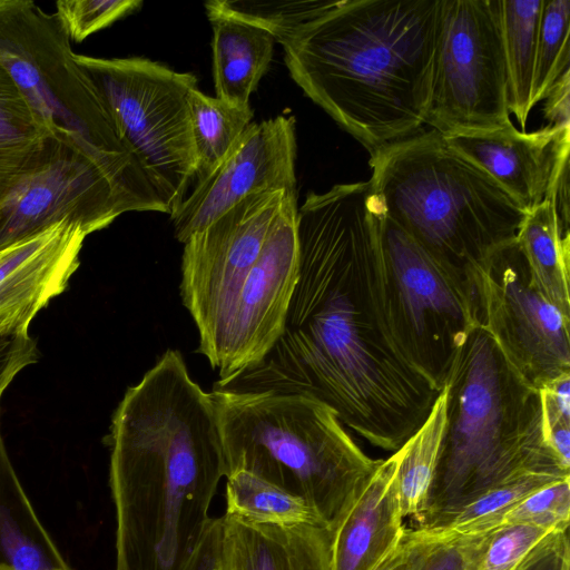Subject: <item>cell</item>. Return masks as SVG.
Instances as JSON below:
<instances>
[{
  "instance_id": "cell-1",
  "label": "cell",
  "mask_w": 570,
  "mask_h": 570,
  "mask_svg": "<svg viewBox=\"0 0 570 570\" xmlns=\"http://www.w3.org/2000/svg\"><path fill=\"white\" fill-rule=\"evenodd\" d=\"M381 214L370 179L306 196L297 208L299 274L283 334L256 365L213 390L311 396L384 451L417 431L439 392L391 326Z\"/></svg>"
},
{
  "instance_id": "cell-2",
  "label": "cell",
  "mask_w": 570,
  "mask_h": 570,
  "mask_svg": "<svg viewBox=\"0 0 570 570\" xmlns=\"http://www.w3.org/2000/svg\"><path fill=\"white\" fill-rule=\"evenodd\" d=\"M109 484L116 570H183L226 476L212 394L167 350L114 412Z\"/></svg>"
},
{
  "instance_id": "cell-3",
  "label": "cell",
  "mask_w": 570,
  "mask_h": 570,
  "mask_svg": "<svg viewBox=\"0 0 570 570\" xmlns=\"http://www.w3.org/2000/svg\"><path fill=\"white\" fill-rule=\"evenodd\" d=\"M441 0H341L278 42L293 80L370 153L426 122Z\"/></svg>"
},
{
  "instance_id": "cell-4",
  "label": "cell",
  "mask_w": 570,
  "mask_h": 570,
  "mask_svg": "<svg viewBox=\"0 0 570 570\" xmlns=\"http://www.w3.org/2000/svg\"><path fill=\"white\" fill-rule=\"evenodd\" d=\"M368 164L384 215L438 259L476 279L490 256L517 238L527 214L432 128L377 149Z\"/></svg>"
},
{
  "instance_id": "cell-5",
  "label": "cell",
  "mask_w": 570,
  "mask_h": 570,
  "mask_svg": "<svg viewBox=\"0 0 570 570\" xmlns=\"http://www.w3.org/2000/svg\"><path fill=\"white\" fill-rule=\"evenodd\" d=\"M445 385V429L424 514L521 471L570 470L544 441L539 391L515 373L483 326L459 352Z\"/></svg>"
},
{
  "instance_id": "cell-6",
  "label": "cell",
  "mask_w": 570,
  "mask_h": 570,
  "mask_svg": "<svg viewBox=\"0 0 570 570\" xmlns=\"http://www.w3.org/2000/svg\"><path fill=\"white\" fill-rule=\"evenodd\" d=\"M210 394L226 476L245 471L302 498L328 529L380 462L316 399L273 392Z\"/></svg>"
},
{
  "instance_id": "cell-7",
  "label": "cell",
  "mask_w": 570,
  "mask_h": 570,
  "mask_svg": "<svg viewBox=\"0 0 570 570\" xmlns=\"http://www.w3.org/2000/svg\"><path fill=\"white\" fill-rule=\"evenodd\" d=\"M70 41L56 13L30 0H0V65L49 137L98 163L138 212L168 214Z\"/></svg>"
},
{
  "instance_id": "cell-8",
  "label": "cell",
  "mask_w": 570,
  "mask_h": 570,
  "mask_svg": "<svg viewBox=\"0 0 570 570\" xmlns=\"http://www.w3.org/2000/svg\"><path fill=\"white\" fill-rule=\"evenodd\" d=\"M75 59L90 76L119 136L171 214L197 174L188 107L196 76L142 57L75 53Z\"/></svg>"
},
{
  "instance_id": "cell-9",
  "label": "cell",
  "mask_w": 570,
  "mask_h": 570,
  "mask_svg": "<svg viewBox=\"0 0 570 570\" xmlns=\"http://www.w3.org/2000/svg\"><path fill=\"white\" fill-rule=\"evenodd\" d=\"M380 234L394 336L440 392L469 336L483 325L478 279L438 259L383 210Z\"/></svg>"
},
{
  "instance_id": "cell-10",
  "label": "cell",
  "mask_w": 570,
  "mask_h": 570,
  "mask_svg": "<svg viewBox=\"0 0 570 570\" xmlns=\"http://www.w3.org/2000/svg\"><path fill=\"white\" fill-rule=\"evenodd\" d=\"M501 0H441L425 125L442 135L512 125Z\"/></svg>"
},
{
  "instance_id": "cell-11",
  "label": "cell",
  "mask_w": 570,
  "mask_h": 570,
  "mask_svg": "<svg viewBox=\"0 0 570 570\" xmlns=\"http://www.w3.org/2000/svg\"><path fill=\"white\" fill-rule=\"evenodd\" d=\"M483 327L515 373L542 389L570 374V316L533 285L517 238L478 273Z\"/></svg>"
},
{
  "instance_id": "cell-12",
  "label": "cell",
  "mask_w": 570,
  "mask_h": 570,
  "mask_svg": "<svg viewBox=\"0 0 570 570\" xmlns=\"http://www.w3.org/2000/svg\"><path fill=\"white\" fill-rule=\"evenodd\" d=\"M138 212L95 160L48 137L33 166L0 199V249L70 220L88 236Z\"/></svg>"
},
{
  "instance_id": "cell-13",
  "label": "cell",
  "mask_w": 570,
  "mask_h": 570,
  "mask_svg": "<svg viewBox=\"0 0 570 570\" xmlns=\"http://www.w3.org/2000/svg\"><path fill=\"white\" fill-rule=\"evenodd\" d=\"M297 194H288L262 253L239 284L209 343L198 350L219 380L256 365L284 331L299 274Z\"/></svg>"
},
{
  "instance_id": "cell-14",
  "label": "cell",
  "mask_w": 570,
  "mask_h": 570,
  "mask_svg": "<svg viewBox=\"0 0 570 570\" xmlns=\"http://www.w3.org/2000/svg\"><path fill=\"white\" fill-rule=\"evenodd\" d=\"M288 194L297 193L252 195L184 243L180 296L198 330V350L209 343L258 259Z\"/></svg>"
},
{
  "instance_id": "cell-15",
  "label": "cell",
  "mask_w": 570,
  "mask_h": 570,
  "mask_svg": "<svg viewBox=\"0 0 570 570\" xmlns=\"http://www.w3.org/2000/svg\"><path fill=\"white\" fill-rule=\"evenodd\" d=\"M295 118L250 122L209 174L170 214L175 238L185 243L245 198L274 190L297 193Z\"/></svg>"
},
{
  "instance_id": "cell-16",
  "label": "cell",
  "mask_w": 570,
  "mask_h": 570,
  "mask_svg": "<svg viewBox=\"0 0 570 570\" xmlns=\"http://www.w3.org/2000/svg\"><path fill=\"white\" fill-rule=\"evenodd\" d=\"M570 128L525 132L513 125L491 131L443 135L529 212L542 203L557 174L569 164Z\"/></svg>"
},
{
  "instance_id": "cell-17",
  "label": "cell",
  "mask_w": 570,
  "mask_h": 570,
  "mask_svg": "<svg viewBox=\"0 0 570 570\" xmlns=\"http://www.w3.org/2000/svg\"><path fill=\"white\" fill-rule=\"evenodd\" d=\"M86 237L65 220L0 249V332L28 333L36 314L65 291Z\"/></svg>"
},
{
  "instance_id": "cell-18",
  "label": "cell",
  "mask_w": 570,
  "mask_h": 570,
  "mask_svg": "<svg viewBox=\"0 0 570 570\" xmlns=\"http://www.w3.org/2000/svg\"><path fill=\"white\" fill-rule=\"evenodd\" d=\"M396 468L395 452L380 460L330 529L333 570H371L405 535L395 492Z\"/></svg>"
},
{
  "instance_id": "cell-19",
  "label": "cell",
  "mask_w": 570,
  "mask_h": 570,
  "mask_svg": "<svg viewBox=\"0 0 570 570\" xmlns=\"http://www.w3.org/2000/svg\"><path fill=\"white\" fill-rule=\"evenodd\" d=\"M218 570H333L331 530L220 517Z\"/></svg>"
},
{
  "instance_id": "cell-20",
  "label": "cell",
  "mask_w": 570,
  "mask_h": 570,
  "mask_svg": "<svg viewBox=\"0 0 570 570\" xmlns=\"http://www.w3.org/2000/svg\"><path fill=\"white\" fill-rule=\"evenodd\" d=\"M569 472L560 466L518 472L472 497L422 515L412 529L417 538L433 546L484 535L508 509L532 492L570 478Z\"/></svg>"
},
{
  "instance_id": "cell-21",
  "label": "cell",
  "mask_w": 570,
  "mask_h": 570,
  "mask_svg": "<svg viewBox=\"0 0 570 570\" xmlns=\"http://www.w3.org/2000/svg\"><path fill=\"white\" fill-rule=\"evenodd\" d=\"M0 567L14 570H70L40 522L12 466L1 435Z\"/></svg>"
},
{
  "instance_id": "cell-22",
  "label": "cell",
  "mask_w": 570,
  "mask_h": 570,
  "mask_svg": "<svg viewBox=\"0 0 570 570\" xmlns=\"http://www.w3.org/2000/svg\"><path fill=\"white\" fill-rule=\"evenodd\" d=\"M213 77L216 97L238 107H249V97L273 59L275 39L253 24L212 20Z\"/></svg>"
},
{
  "instance_id": "cell-23",
  "label": "cell",
  "mask_w": 570,
  "mask_h": 570,
  "mask_svg": "<svg viewBox=\"0 0 570 570\" xmlns=\"http://www.w3.org/2000/svg\"><path fill=\"white\" fill-rule=\"evenodd\" d=\"M517 242L533 285L570 316V230L558 225L548 199L527 212Z\"/></svg>"
},
{
  "instance_id": "cell-24",
  "label": "cell",
  "mask_w": 570,
  "mask_h": 570,
  "mask_svg": "<svg viewBox=\"0 0 570 570\" xmlns=\"http://www.w3.org/2000/svg\"><path fill=\"white\" fill-rule=\"evenodd\" d=\"M448 386L439 392L417 431L396 451L395 492L403 519L415 522L429 508L446 421Z\"/></svg>"
},
{
  "instance_id": "cell-25",
  "label": "cell",
  "mask_w": 570,
  "mask_h": 570,
  "mask_svg": "<svg viewBox=\"0 0 570 570\" xmlns=\"http://www.w3.org/2000/svg\"><path fill=\"white\" fill-rule=\"evenodd\" d=\"M543 0H501L509 107L522 128L532 109L537 42Z\"/></svg>"
},
{
  "instance_id": "cell-26",
  "label": "cell",
  "mask_w": 570,
  "mask_h": 570,
  "mask_svg": "<svg viewBox=\"0 0 570 570\" xmlns=\"http://www.w3.org/2000/svg\"><path fill=\"white\" fill-rule=\"evenodd\" d=\"M48 137L24 96L0 65V199L33 166Z\"/></svg>"
},
{
  "instance_id": "cell-27",
  "label": "cell",
  "mask_w": 570,
  "mask_h": 570,
  "mask_svg": "<svg viewBox=\"0 0 570 570\" xmlns=\"http://www.w3.org/2000/svg\"><path fill=\"white\" fill-rule=\"evenodd\" d=\"M193 140L197 157L196 179L213 171L252 122L250 107L230 105L202 92L188 94Z\"/></svg>"
},
{
  "instance_id": "cell-28",
  "label": "cell",
  "mask_w": 570,
  "mask_h": 570,
  "mask_svg": "<svg viewBox=\"0 0 570 570\" xmlns=\"http://www.w3.org/2000/svg\"><path fill=\"white\" fill-rule=\"evenodd\" d=\"M226 479V514L228 515L261 524L325 525L302 498L264 479L245 471L234 472Z\"/></svg>"
},
{
  "instance_id": "cell-29",
  "label": "cell",
  "mask_w": 570,
  "mask_h": 570,
  "mask_svg": "<svg viewBox=\"0 0 570 570\" xmlns=\"http://www.w3.org/2000/svg\"><path fill=\"white\" fill-rule=\"evenodd\" d=\"M340 1H278L214 0L205 3L209 21L232 19L258 27L273 36L276 42L299 27L313 21Z\"/></svg>"
},
{
  "instance_id": "cell-30",
  "label": "cell",
  "mask_w": 570,
  "mask_h": 570,
  "mask_svg": "<svg viewBox=\"0 0 570 570\" xmlns=\"http://www.w3.org/2000/svg\"><path fill=\"white\" fill-rule=\"evenodd\" d=\"M562 531L566 530L517 524L463 540L464 570H518L543 542Z\"/></svg>"
},
{
  "instance_id": "cell-31",
  "label": "cell",
  "mask_w": 570,
  "mask_h": 570,
  "mask_svg": "<svg viewBox=\"0 0 570 570\" xmlns=\"http://www.w3.org/2000/svg\"><path fill=\"white\" fill-rule=\"evenodd\" d=\"M570 0H543L532 88V108L544 100L570 62Z\"/></svg>"
},
{
  "instance_id": "cell-32",
  "label": "cell",
  "mask_w": 570,
  "mask_h": 570,
  "mask_svg": "<svg viewBox=\"0 0 570 570\" xmlns=\"http://www.w3.org/2000/svg\"><path fill=\"white\" fill-rule=\"evenodd\" d=\"M569 517L570 478L548 484L520 500L502 513L492 531L517 524L568 530Z\"/></svg>"
},
{
  "instance_id": "cell-33",
  "label": "cell",
  "mask_w": 570,
  "mask_h": 570,
  "mask_svg": "<svg viewBox=\"0 0 570 570\" xmlns=\"http://www.w3.org/2000/svg\"><path fill=\"white\" fill-rule=\"evenodd\" d=\"M141 6V0H60L56 14L70 40L81 42Z\"/></svg>"
},
{
  "instance_id": "cell-34",
  "label": "cell",
  "mask_w": 570,
  "mask_h": 570,
  "mask_svg": "<svg viewBox=\"0 0 570 570\" xmlns=\"http://www.w3.org/2000/svg\"><path fill=\"white\" fill-rule=\"evenodd\" d=\"M37 360V344L28 333L0 332V400L14 376Z\"/></svg>"
},
{
  "instance_id": "cell-35",
  "label": "cell",
  "mask_w": 570,
  "mask_h": 570,
  "mask_svg": "<svg viewBox=\"0 0 570 570\" xmlns=\"http://www.w3.org/2000/svg\"><path fill=\"white\" fill-rule=\"evenodd\" d=\"M518 570H570L568 530L550 537Z\"/></svg>"
},
{
  "instance_id": "cell-36",
  "label": "cell",
  "mask_w": 570,
  "mask_h": 570,
  "mask_svg": "<svg viewBox=\"0 0 570 570\" xmlns=\"http://www.w3.org/2000/svg\"><path fill=\"white\" fill-rule=\"evenodd\" d=\"M541 417L547 423H570V374L539 390Z\"/></svg>"
},
{
  "instance_id": "cell-37",
  "label": "cell",
  "mask_w": 570,
  "mask_h": 570,
  "mask_svg": "<svg viewBox=\"0 0 570 570\" xmlns=\"http://www.w3.org/2000/svg\"><path fill=\"white\" fill-rule=\"evenodd\" d=\"M222 520L212 518L205 533L183 570H218Z\"/></svg>"
},
{
  "instance_id": "cell-38",
  "label": "cell",
  "mask_w": 570,
  "mask_h": 570,
  "mask_svg": "<svg viewBox=\"0 0 570 570\" xmlns=\"http://www.w3.org/2000/svg\"><path fill=\"white\" fill-rule=\"evenodd\" d=\"M464 563L465 544L463 541L445 546L426 543L416 570H464Z\"/></svg>"
},
{
  "instance_id": "cell-39",
  "label": "cell",
  "mask_w": 570,
  "mask_h": 570,
  "mask_svg": "<svg viewBox=\"0 0 570 570\" xmlns=\"http://www.w3.org/2000/svg\"><path fill=\"white\" fill-rule=\"evenodd\" d=\"M569 83L570 77L569 72H567L544 99V117L549 120L550 126L570 128Z\"/></svg>"
},
{
  "instance_id": "cell-40",
  "label": "cell",
  "mask_w": 570,
  "mask_h": 570,
  "mask_svg": "<svg viewBox=\"0 0 570 570\" xmlns=\"http://www.w3.org/2000/svg\"><path fill=\"white\" fill-rule=\"evenodd\" d=\"M411 543L403 558L390 570H416L420 559L426 548V543L421 541L410 529Z\"/></svg>"
},
{
  "instance_id": "cell-41",
  "label": "cell",
  "mask_w": 570,
  "mask_h": 570,
  "mask_svg": "<svg viewBox=\"0 0 570 570\" xmlns=\"http://www.w3.org/2000/svg\"><path fill=\"white\" fill-rule=\"evenodd\" d=\"M371 570H389V566L385 562H379Z\"/></svg>"
},
{
  "instance_id": "cell-42",
  "label": "cell",
  "mask_w": 570,
  "mask_h": 570,
  "mask_svg": "<svg viewBox=\"0 0 570 570\" xmlns=\"http://www.w3.org/2000/svg\"><path fill=\"white\" fill-rule=\"evenodd\" d=\"M0 570H14V569H11V568H8V567H0Z\"/></svg>"
}]
</instances>
